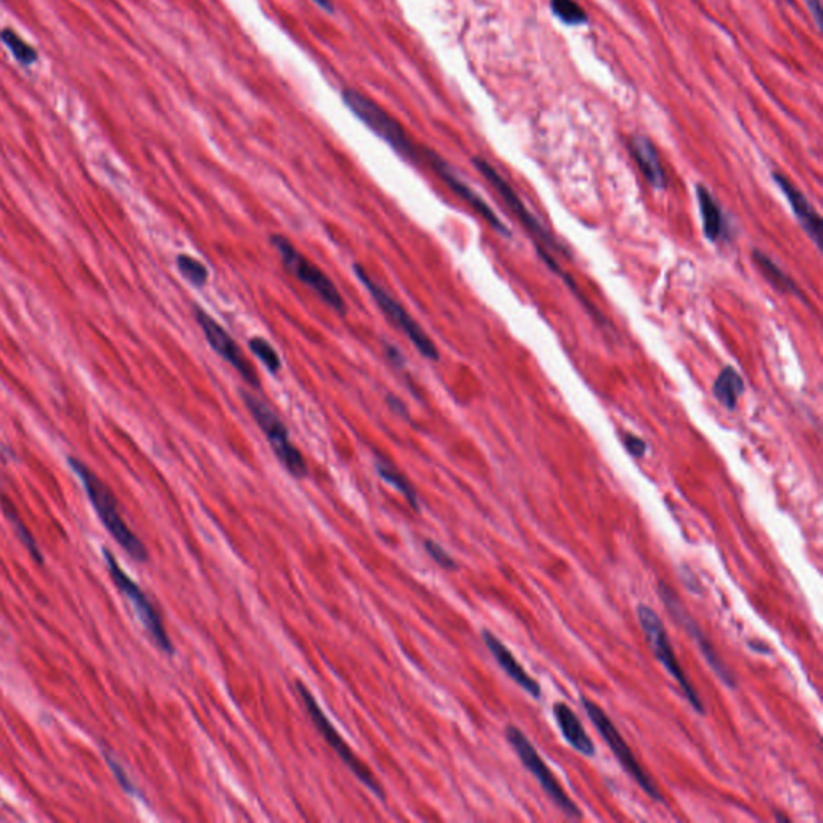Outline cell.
<instances>
[{
  "mask_svg": "<svg viewBox=\"0 0 823 823\" xmlns=\"http://www.w3.org/2000/svg\"><path fill=\"white\" fill-rule=\"evenodd\" d=\"M753 261L759 271H761V274L764 275V279H766L775 290L780 291V293H787V295H801V291H799L795 280L791 279L790 275L785 274L783 269L777 266L774 259L769 258L766 253L754 250Z\"/></svg>",
  "mask_w": 823,
  "mask_h": 823,
  "instance_id": "44dd1931",
  "label": "cell"
},
{
  "mask_svg": "<svg viewBox=\"0 0 823 823\" xmlns=\"http://www.w3.org/2000/svg\"><path fill=\"white\" fill-rule=\"evenodd\" d=\"M637 618H639L640 627H642L643 634L647 637L648 645L652 648L653 655L656 660L663 664V668L674 677L680 690L684 693L688 703L697 713L705 714V706L698 695L697 688L693 687L692 682L688 680L687 674L677 661L676 652L672 648L671 640L668 637V631L664 627L660 616L656 615V611L648 605L637 606Z\"/></svg>",
  "mask_w": 823,
  "mask_h": 823,
  "instance_id": "5b68a950",
  "label": "cell"
},
{
  "mask_svg": "<svg viewBox=\"0 0 823 823\" xmlns=\"http://www.w3.org/2000/svg\"><path fill=\"white\" fill-rule=\"evenodd\" d=\"M385 353L388 356L389 361L393 362L394 365H398V367H402L406 359L402 356L401 351H399L396 346H391V344H385Z\"/></svg>",
  "mask_w": 823,
  "mask_h": 823,
  "instance_id": "836d02e7",
  "label": "cell"
},
{
  "mask_svg": "<svg viewBox=\"0 0 823 823\" xmlns=\"http://www.w3.org/2000/svg\"><path fill=\"white\" fill-rule=\"evenodd\" d=\"M553 716L557 719L558 727H560L561 735L566 742L570 743L571 748L581 753L587 758H594L595 746L592 738L589 737L586 727L579 721L573 709L566 703H557L553 706Z\"/></svg>",
  "mask_w": 823,
  "mask_h": 823,
  "instance_id": "ac0fdd59",
  "label": "cell"
},
{
  "mask_svg": "<svg viewBox=\"0 0 823 823\" xmlns=\"http://www.w3.org/2000/svg\"><path fill=\"white\" fill-rule=\"evenodd\" d=\"M71 468L81 480L82 486L86 489L87 496L91 500L92 507L99 515L108 533L115 537L118 544L131 555L134 560L147 561L148 550L144 542L140 541L136 534L132 533L123 516L119 513L118 500L113 496V492L108 489L107 484L95 475L94 471L76 459H70Z\"/></svg>",
  "mask_w": 823,
  "mask_h": 823,
  "instance_id": "7a4b0ae2",
  "label": "cell"
},
{
  "mask_svg": "<svg viewBox=\"0 0 823 823\" xmlns=\"http://www.w3.org/2000/svg\"><path fill=\"white\" fill-rule=\"evenodd\" d=\"M803 2L806 4L807 10L811 12L815 26L819 31H822V5H820V0H803Z\"/></svg>",
  "mask_w": 823,
  "mask_h": 823,
  "instance_id": "1f68e13d",
  "label": "cell"
},
{
  "mask_svg": "<svg viewBox=\"0 0 823 823\" xmlns=\"http://www.w3.org/2000/svg\"><path fill=\"white\" fill-rule=\"evenodd\" d=\"M745 381L742 375L733 369L732 365H727L717 375L713 385L714 398L721 402L727 410H735L738 406V399L745 393Z\"/></svg>",
  "mask_w": 823,
  "mask_h": 823,
  "instance_id": "ffe728a7",
  "label": "cell"
},
{
  "mask_svg": "<svg viewBox=\"0 0 823 823\" xmlns=\"http://www.w3.org/2000/svg\"><path fill=\"white\" fill-rule=\"evenodd\" d=\"M623 443L626 451L635 459H642L645 452H647V443L639 436L632 435V433H626L623 436Z\"/></svg>",
  "mask_w": 823,
  "mask_h": 823,
  "instance_id": "f1b7e54d",
  "label": "cell"
},
{
  "mask_svg": "<svg viewBox=\"0 0 823 823\" xmlns=\"http://www.w3.org/2000/svg\"><path fill=\"white\" fill-rule=\"evenodd\" d=\"M375 465H377L378 475H380L381 480L386 481V483H388L389 486H393L394 489H398L402 496L406 497L410 507L414 508L415 512H420V502H418L417 491H415L414 486L410 484L406 476L402 475L401 471L394 467L393 463H389L388 460L383 459L380 455H377V463H375Z\"/></svg>",
  "mask_w": 823,
  "mask_h": 823,
  "instance_id": "7402d4cb",
  "label": "cell"
},
{
  "mask_svg": "<svg viewBox=\"0 0 823 823\" xmlns=\"http://www.w3.org/2000/svg\"><path fill=\"white\" fill-rule=\"evenodd\" d=\"M748 645H750V648L751 650H753V652L764 653V655H770V648L767 647V645H764V643L762 642H754V640H751V642L748 643Z\"/></svg>",
  "mask_w": 823,
  "mask_h": 823,
  "instance_id": "e575fe53",
  "label": "cell"
},
{
  "mask_svg": "<svg viewBox=\"0 0 823 823\" xmlns=\"http://www.w3.org/2000/svg\"><path fill=\"white\" fill-rule=\"evenodd\" d=\"M248 346H250L251 353L266 365V369L269 370V372L274 373V375L280 372V369H282V361H280L279 354H277L274 346H272L269 341L264 340L261 336H254V338H251Z\"/></svg>",
  "mask_w": 823,
  "mask_h": 823,
  "instance_id": "4316f807",
  "label": "cell"
},
{
  "mask_svg": "<svg viewBox=\"0 0 823 823\" xmlns=\"http://www.w3.org/2000/svg\"><path fill=\"white\" fill-rule=\"evenodd\" d=\"M423 160L430 164L431 169L438 174L439 179H441L460 200L470 205L475 213L480 214L481 218L488 222L489 226L496 230L497 234L504 235V237L507 238L512 237V230L505 226L502 219L497 216L496 211L484 201L480 193H476L467 182H463L462 179L457 176V172H455L438 153L433 152L430 148H423Z\"/></svg>",
  "mask_w": 823,
  "mask_h": 823,
  "instance_id": "7c38bea8",
  "label": "cell"
},
{
  "mask_svg": "<svg viewBox=\"0 0 823 823\" xmlns=\"http://www.w3.org/2000/svg\"><path fill=\"white\" fill-rule=\"evenodd\" d=\"M177 267H179V272L184 275V279L189 280L193 287H205L208 283V267L198 259L189 256V254H179L177 256Z\"/></svg>",
  "mask_w": 823,
  "mask_h": 823,
  "instance_id": "484cf974",
  "label": "cell"
},
{
  "mask_svg": "<svg viewBox=\"0 0 823 823\" xmlns=\"http://www.w3.org/2000/svg\"><path fill=\"white\" fill-rule=\"evenodd\" d=\"M774 181L775 184L780 187V190H782L783 195L787 197L788 203H790L791 209H793V213H795L796 219H798L801 227L806 230V234L809 235V237L814 240L815 245L820 248V246H822V243H820V240H822V237H820V232H822V218H820V214L817 213V209L812 206L811 201L807 200L806 195H804L795 184H791L788 177L775 172Z\"/></svg>",
  "mask_w": 823,
  "mask_h": 823,
  "instance_id": "9a60e30c",
  "label": "cell"
},
{
  "mask_svg": "<svg viewBox=\"0 0 823 823\" xmlns=\"http://www.w3.org/2000/svg\"><path fill=\"white\" fill-rule=\"evenodd\" d=\"M658 592H660L661 600H663L664 605L668 608L672 618L676 619L677 623L684 627L685 631L688 632V635L695 640L698 648H700V652L703 653V656H705V660L706 663L709 664V668L713 669L714 674H716V676L719 677V679H721L727 687H737V677H735V674L727 668V664L721 660V656H717V653L714 652L713 645L709 642L708 637L703 634V631H701V627L698 626L697 621H695V619L692 618V615L685 610V606L680 603L679 598H677L676 594L672 592V589H669L664 582H660Z\"/></svg>",
  "mask_w": 823,
  "mask_h": 823,
  "instance_id": "4fadbf2b",
  "label": "cell"
},
{
  "mask_svg": "<svg viewBox=\"0 0 823 823\" xmlns=\"http://www.w3.org/2000/svg\"><path fill=\"white\" fill-rule=\"evenodd\" d=\"M629 150L648 184L652 185L653 189L666 190L668 177H666L660 155L652 140L647 136L635 134L629 140Z\"/></svg>",
  "mask_w": 823,
  "mask_h": 823,
  "instance_id": "e0dca14e",
  "label": "cell"
},
{
  "mask_svg": "<svg viewBox=\"0 0 823 823\" xmlns=\"http://www.w3.org/2000/svg\"><path fill=\"white\" fill-rule=\"evenodd\" d=\"M103 557H105V561H107L111 578H113L119 590L126 595L127 600L131 602L132 608L136 611L137 618H139L140 623L144 624L148 634L152 635V639L155 640L156 645H158L163 652L169 653V655L174 653V645H172L171 639H169L168 632L164 629L163 619H161L160 613L155 610L152 602L148 600L144 590L140 589L139 584L132 581V579L121 570L118 561L115 560V557H113L108 550L103 552Z\"/></svg>",
  "mask_w": 823,
  "mask_h": 823,
  "instance_id": "8fae6325",
  "label": "cell"
},
{
  "mask_svg": "<svg viewBox=\"0 0 823 823\" xmlns=\"http://www.w3.org/2000/svg\"><path fill=\"white\" fill-rule=\"evenodd\" d=\"M777 820H780V822H788L790 819H788L787 815L777 814Z\"/></svg>",
  "mask_w": 823,
  "mask_h": 823,
  "instance_id": "8d00e7d4",
  "label": "cell"
},
{
  "mask_svg": "<svg viewBox=\"0 0 823 823\" xmlns=\"http://www.w3.org/2000/svg\"><path fill=\"white\" fill-rule=\"evenodd\" d=\"M354 274L357 275L359 282L369 290L370 296L375 299L378 308L385 314L386 319L398 327L404 335L409 338L410 343L414 344V348L418 353L422 354L428 361H439V351L436 344L433 343L430 336L426 335L422 325L418 324L414 317L410 316L406 309L402 308V304L398 299H394L389 295L385 288L378 285L375 280L370 277L369 272L365 271L364 267L356 264L354 266Z\"/></svg>",
  "mask_w": 823,
  "mask_h": 823,
  "instance_id": "52a82bcc",
  "label": "cell"
},
{
  "mask_svg": "<svg viewBox=\"0 0 823 823\" xmlns=\"http://www.w3.org/2000/svg\"><path fill=\"white\" fill-rule=\"evenodd\" d=\"M386 402H388L389 409L393 410L394 414L399 415V417L406 418V420L410 417L406 404H404L398 396L388 394V396H386Z\"/></svg>",
  "mask_w": 823,
  "mask_h": 823,
  "instance_id": "4dcf8cb0",
  "label": "cell"
},
{
  "mask_svg": "<svg viewBox=\"0 0 823 823\" xmlns=\"http://www.w3.org/2000/svg\"><path fill=\"white\" fill-rule=\"evenodd\" d=\"M344 105L364 126L369 127L375 136L380 137L385 144L393 148L394 152L412 164L425 163L423 148H418L414 140L410 139L406 129L398 119L389 115L385 108H381L375 100L361 92L346 89L341 94Z\"/></svg>",
  "mask_w": 823,
  "mask_h": 823,
  "instance_id": "3957f363",
  "label": "cell"
},
{
  "mask_svg": "<svg viewBox=\"0 0 823 823\" xmlns=\"http://www.w3.org/2000/svg\"><path fill=\"white\" fill-rule=\"evenodd\" d=\"M243 402L246 409L250 410L254 422L261 428L267 441L271 444L275 457L279 459L285 470L298 480L308 476V463L304 460L303 454L298 451V447L293 446L290 441V433L285 423L280 420L269 404L263 399L256 398L254 394L243 391Z\"/></svg>",
  "mask_w": 823,
  "mask_h": 823,
  "instance_id": "277c9868",
  "label": "cell"
},
{
  "mask_svg": "<svg viewBox=\"0 0 823 823\" xmlns=\"http://www.w3.org/2000/svg\"><path fill=\"white\" fill-rule=\"evenodd\" d=\"M108 762H110L111 769H113V772H115V777L118 778V782L121 783V787H123L124 790L127 791V793H131V795H136V788L132 787L131 780H129V778H127L126 775H124V770L121 769V767H119L115 761H111V759H108Z\"/></svg>",
  "mask_w": 823,
  "mask_h": 823,
  "instance_id": "f546056e",
  "label": "cell"
},
{
  "mask_svg": "<svg viewBox=\"0 0 823 823\" xmlns=\"http://www.w3.org/2000/svg\"><path fill=\"white\" fill-rule=\"evenodd\" d=\"M471 163L478 169L481 176L492 185V189L499 193V197L504 200L507 208L515 214V218L520 221L521 226L525 227L526 232L531 235V240H533L534 245H536L537 253L541 256L545 266L549 267L550 271L555 272L560 279H563V282L570 288L571 293L581 301L584 309H586L589 314H592L590 317H592L598 325H606L605 317L594 308V304L589 303L587 298L582 296L581 290H579L578 285L571 279L570 275L566 274V272L558 266L555 254L570 256V251L566 250V246L558 242L557 238L550 234V230L529 211L528 206L523 203L520 195L515 192L512 185L505 181L504 177L500 176L499 172L496 171V168H494L489 161L484 160L481 156H473Z\"/></svg>",
  "mask_w": 823,
  "mask_h": 823,
  "instance_id": "6da1fadb",
  "label": "cell"
},
{
  "mask_svg": "<svg viewBox=\"0 0 823 823\" xmlns=\"http://www.w3.org/2000/svg\"><path fill=\"white\" fill-rule=\"evenodd\" d=\"M0 505L4 508L5 516H7V520L12 523L13 529H15V533L17 536L20 537L21 542L25 544L26 549L31 552L33 555L34 560L39 561L42 563V555L41 550L37 547L36 541H34V537L29 534L28 529H26L25 523L21 521L20 515H18L17 508L13 507L12 502H10L7 497H0Z\"/></svg>",
  "mask_w": 823,
  "mask_h": 823,
  "instance_id": "cb8c5ba5",
  "label": "cell"
},
{
  "mask_svg": "<svg viewBox=\"0 0 823 823\" xmlns=\"http://www.w3.org/2000/svg\"><path fill=\"white\" fill-rule=\"evenodd\" d=\"M195 319H197L201 332L205 335L209 346L224 361L229 362L248 385L259 388L261 383H259L258 372L254 370L253 364L246 359L245 354H243L240 346L235 343L234 338L226 332V328H222V325H219L213 317L209 316L208 312L203 311L201 308H195Z\"/></svg>",
  "mask_w": 823,
  "mask_h": 823,
  "instance_id": "5bb4252c",
  "label": "cell"
},
{
  "mask_svg": "<svg viewBox=\"0 0 823 823\" xmlns=\"http://www.w3.org/2000/svg\"><path fill=\"white\" fill-rule=\"evenodd\" d=\"M505 737H507V742L510 743L513 751L518 754L521 764L526 767V770H529V774L536 778L537 783L541 785L542 790L545 791V795L549 796L550 801H552L566 817H570V819H581L582 812L578 804L574 803L573 799L568 796V793L561 788L557 777L553 775L552 770L545 764L544 759L539 756L533 743L529 742V738L526 737L525 733L521 732L515 725H508L507 729H505Z\"/></svg>",
  "mask_w": 823,
  "mask_h": 823,
  "instance_id": "8992f818",
  "label": "cell"
},
{
  "mask_svg": "<svg viewBox=\"0 0 823 823\" xmlns=\"http://www.w3.org/2000/svg\"><path fill=\"white\" fill-rule=\"evenodd\" d=\"M481 635H483L484 643H486L489 652L496 658L497 663H499L500 668L504 669L505 674H507L518 687L523 688L528 695L539 700V698L542 697L541 685L537 684L536 680L529 676L525 668H523L515 656H513V653L510 652L504 643L500 642L492 632L484 629Z\"/></svg>",
  "mask_w": 823,
  "mask_h": 823,
  "instance_id": "2e32d148",
  "label": "cell"
},
{
  "mask_svg": "<svg viewBox=\"0 0 823 823\" xmlns=\"http://www.w3.org/2000/svg\"><path fill=\"white\" fill-rule=\"evenodd\" d=\"M582 706H584V711H586L592 724L595 725V729L600 733V737L605 740L606 745L610 746L611 753L615 754V758L618 759L619 764L626 770L627 775H631L635 782H637V785H639L650 798L664 803L660 788L656 785L655 780L640 766L639 761H637L634 753H632L631 746L627 745L626 740H624L623 735L619 733V730L616 729L610 716H608L595 701L589 700V698H582Z\"/></svg>",
  "mask_w": 823,
  "mask_h": 823,
  "instance_id": "9c48e42d",
  "label": "cell"
},
{
  "mask_svg": "<svg viewBox=\"0 0 823 823\" xmlns=\"http://www.w3.org/2000/svg\"><path fill=\"white\" fill-rule=\"evenodd\" d=\"M680 576H682V581L685 582V586L688 589L692 590V592H700V586H698L697 578H695V574L692 571L688 570L687 566H682V570H680Z\"/></svg>",
  "mask_w": 823,
  "mask_h": 823,
  "instance_id": "d6a6232c",
  "label": "cell"
},
{
  "mask_svg": "<svg viewBox=\"0 0 823 823\" xmlns=\"http://www.w3.org/2000/svg\"><path fill=\"white\" fill-rule=\"evenodd\" d=\"M697 200L700 206L701 221H703V232L709 242L717 243L727 234V222L724 213L713 193L706 189L705 185H698Z\"/></svg>",
  "mask_w": 823,
  "mask_h": 823,
  "instance_id": "d6986e66",
  "label": "cell"
},
{
  "mask_svg": "<svg viewBox=\"0 0 823 823\" xmlns=\"http://www.w3.org/2000/svg\"><path fill=\"white\" fill-rule=\"evenodd\" d=\"M553 15L568 26H582L589 23V15L576 0H550Z\"/></svg>",
  "mask_w": 823,
  "mask_h": 823,
  "instance_id": "603a6c76",
  "label": "cell"
},
{
  "mask_svg": "<svg viewBox=\"0 0 823 823\" xmlns=\"http://www.w3.org/2000/svg\"><path fill=\"white\" fill-rule=\"evenodd\" d=\"M312 2L319 5L320 9L325 10V12H335V7H333L332 0H312Z\"/></svg>",
  "mask_w": 823,
  "mask_h": 823,
  "instance_id": "d590c367",
  "label": "cell"
},
{
  "mask_svg": "<svg viewBox=\"0 0 823 823\" xmlns=\"http://www.w3.org/2000/svg\"><path fill=\"white\" fill-rule=\"evenodd\" d=\"M0 39H2L4 46L12 52L15 60L21 63V65L31 66L37 62L36 50L29 46L28 42L23 41L12 29H2V31H0Z\"/></svg>",
  "mask_w": 823,
  "mask_h": 823,
  "instance_id": "d4e9b609",
  "label": "cell"
},
{
  "mask_svg": "<svg viewBox=\"0 0 823 823\" xmlns=\"http://www.w3.org/2000/svg\"><path fill=\"white\" fill-rule=\"evenodd\" d=\"M271 243L275 250L279 251L287 271L295 275L296 279L304 283L309 290L314 291L328 308H332L340 316L348 312V306L344 303L343 296L335 287V283L328 279V275L320 271L316 264L311 263L287 237L272 235Z\"/></svg>",
  "mask_w": 823,
  "mask_h": 823,
  "instance_id": "ba28073f",
  "label": "cell"
},
{
  "mask_svg": "<svg viewBox=\"0 0 823 823\" xmlns=\"http://www.w3.org/2000/svg\"><path fill=\"white\" fill-rule=\"evenodd\" d=\"M423 545H425V550L428 552V555H430L441 568L447 571L457 570V563H455L454 558H452L441 545L436 544L435 541H430V539L425 541Z\"/></svg>",
  "mask_w": 823,
  "mask_h": 823,
  "instance_id": "83f0119b",
  "label": "cell"
},
{
  "mask_svg": "<svg viewBox=\"0 0 823 823\" xmlns=\"http://www.w3.org/2000/svg\"><path fill=\"white\" fill-rule=\"evenodd\" d=\"M296 690H298L299 698L303 700L304 706L308 709L312 722H314V725L319 729V732L322 733V737L327 740L328 745L332 746L333 751L340 756L341 761L349 767V770L361 780L364 787L369 788L373 795L380 798L381 801H385V790L381 788L380 783L377 782V778L373 777L369 767L365 766L364 762L357 758L354 751L349 748L348 743L344 742V738L341 737L338 730L333 727L332 722L328 721L327 716H325L324 711L320 708L314 695H312L308 688L304 687L301 682L296 684Z\"/></svg>",
  "mask_w": 823,
  "mask_h": 823,
  "instance_id": "30bf717a",
  "label": "cell"
},
{
  "mask_svg": "<svg viewBox=\"0 0 823 823\" xmlns=\"http://www.w3.org/2000/svg\"><path fill=\"white\" fill-rule=\"evenodd\" d=\"M785 2H788V4H793V0H785Z\"/></svg>",
  "mask_w": 823,
  "mask_h": 823,
  "instance_id": "74e56055",
  "label": "cell"
}]
</instances>
